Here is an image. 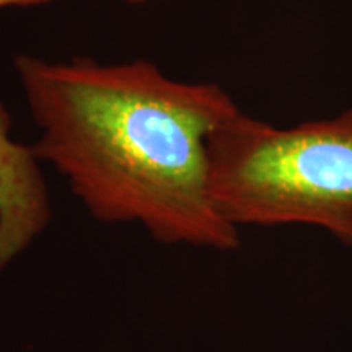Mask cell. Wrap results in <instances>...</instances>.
Instances as JSON below:
<instances>
[{"label":"cell","mask_w":352,"mask_h":352,"mask_svg":"<svg viewBox=\"0 0 352 352\" xmlns=\"http://www.w3.org/2000/svg\"><path fill=\"white\" fill-rule=\"evenodd\" d=\"M15 69L41 135L33 144L96 220L139 223L153 240L230 252L239 228L209 196L208 139L240 109L215 83L166 77L148 60L51 63Z\"/></svg>","instance_id":"cell-1"},{"label":"cell","mask_w":352,"mask_h":352,"mask_svg":"<svg viewBox=\"0 0 352 352\" xmlns=\"http://www.w3.org/2000/svg\"><path fill=\"white\" fill-rule=\"evenodd\" d=\"M209 196L240 226H314L352 248V109L280 129L235 113L208 139Z\"/></svg>","instance_id":"cell-2"},{"label":"cell","mask_w":352,"mask_h":352,"mask_svg":"<svg viewBox=\"0 0 352 352\" xmlns=\"http://www.w3.org/2000/svg\"><path fill=\"white\" fill-rule=\"evenodd\" d=\"M10 131L12 116L0 100V271L46 230L52 215L41 160Z\"/></svg>","instance_id":"cell-3"},{"label":"cell","mask_w":352,"mask_h":352,"mask_svg":"<svg viewBox=\"0 0 352 352\" xmlns=\"http://www.w3.org/2000/svg\"><path fill=\"white\" fill-rule=\"evenodd\" d=\"M52 2V0H0V8L6 7H32L41 3Z\"/></svg>","instance_id":"cell-4"},{"label":"cell","mask_w":352,"mask_h":352,"mask_svg":"<svg viewBox=\"0 0 352 352\" xmlns=\"http://www.w3.org/2000/svg\"><path fill=\"white\" fill-rule=\"evenodd\" d=\"M124 2H129V3H144V2H148V0H124Z\"/></svg>","instance_id":"cell-5"}]
</instances>
